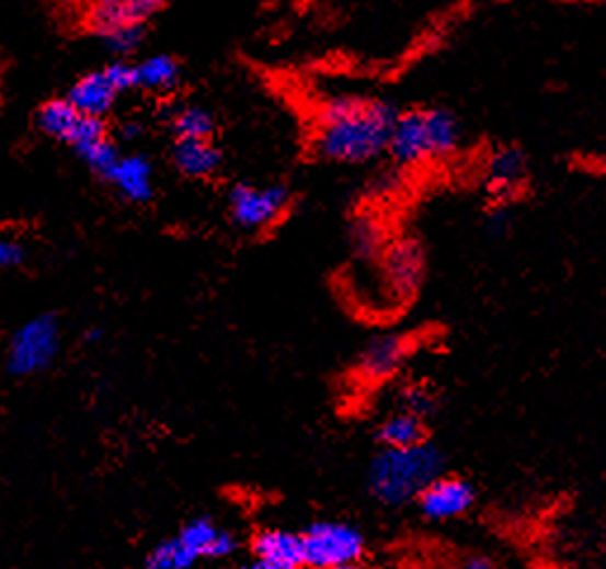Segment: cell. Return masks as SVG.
I'll use <instances>...</instances> for the list:
<instances>
[{
  "label": "cell",
  "mask_w": 606,
  "mask_h": 569,
  "mask_svg": "<svg viewBox=\"0 0 606 569\" xmlns=\"http://www.w3.org/2000/svg\"><path fill=\"white\" fill-rule=\"evenodd\" d=\"M398 110L389 102L334 98L318 112L313 148L334 164H367L389 152Z\"/></svg>",
  "instance_id": "cell-1"
},
{
  "label": "cell",
  "mask_w": 606,
  "mask_h": 569,
  "mask_svg": "<svg viewBox=\"0 0 606 569\" xmlns=\"http://www.w3.org/2000/svg\"><path fill=\"white\" fill-rule=\"evenodd\" d=\"M446 473V458L432 442L405 448L381 446L367 465V491L387 508L415 503L422 489Z\"/></svg>",
  "instance_id": "cell-2"
},
{
  "label": "cell",
  "mask_w": 606,
  "mask_h": 569,
  "mask_svg": "<svg viewBox=\"0 0 606 569\" xmlns=\"http://www.w3.org/2000/svg\"><path fill=\"white\" fill-rule=\"evenodd\" d=\"M462 143V126L448 110L398 112L391 130L389 155L393 164L412 169L441 162L457 152Z\"/></svg>",
  "instance_id": "cell-3"
},
{
  "label": "cell",
  "mask_w": 606,
  "mask_h": 569,
  "mask_svg": "<svg viewBox=\"0 0 606 569\" xmlns=\"http://www.w3.org/2000/svg\"><path fill=\"white\" fill-rule=\"evenodd\" d=\"M304 567L346 569L367 558L365 534L348 522L320 520L301 532Z\"/></svg>",
  "instance_id": "cell-4"
},
{
  "label": "cell",
  "mask_w": 606,
  "mask_h": 569,
  "mask_svg": "<svg viewBox=\"0 0 606 569\" xmlns=\"http://www.w3.org/2000/svg\"><path fill=\"white\" fill-rule=\"evenodd\" d=\"M60 352V326L55 316H36L12 334L8 346V368L10 373L26 377L36 375L53 366Z\"/></svg>",
  "instance_id": "cell-5"
},
{
  "label": "cell",
  "mask_w": 606,
  "mask_h": 569,
  "mask_svg": "<svg viewBox=\"0 0 606 569\" xmlns=\"http://www.w3.org/2000/svg\"><path fill=\"white\" fill-rule=\"evenodd\" d=\"M291 195L285 185L240 183L230 190L228 207L232 221L244 230H263L277 224L289 209Z\"/></svg>",
  "instance_id": "cell-6"
},
{
  "label": "cell",
  "mask_w": 606,
  "mask_h": 569,
  "mask_svg": "<svg viewBox=\"0 0 606 569\" xmlns=\"http://www.w3.org/2000/svg\"><path fill=\"white\" fill-rule=\"evenodd\" d=\"M477 487L469 479L443 473L422 489L415 505L428 522H453L469 515L477 505Z\"/></svg>",
  "instance_id": "cell-7"
},
{
  "label": "cell",
  "mask_w": 606,
  "mask_h": 569,
  "mask_svg": "<svg viewBox=\"0 0 606 569\" xmlns=\"http://www.w3.org/2000/svg\"><path fill=\"white\" fill-rule=\"evenodd\" d=\"M164 5L167 0H88L83 24L102 38L124 26H145Z\"/></svg>",
  "instance_id": "cell-8"
},
{
  "label": "cell",
  "mask_w": 606,
  "mask_h": 569,
  "mask_svg": "<svg viewBox=\"0 0 606 569\" xmlns=\"http://www.w3.org/2000/svg\"><path fill=\"white\" fill-rule=\"evenodd\" d=\"M408 354L410 344L403 334L384 332L361 349L356 371L367 383H384V379H391L405 366Z\"/></svg>",
  "instance_id": "cell-9"
},
{
  "label": "cell",
  "mask_w": 606,
  "mask_h": 569,
  "mask_svg": "<svg viewBox=\"0 0 606 569\" xmlns=\"http://www.w3.org/2000/svg\"><path fill=\"white\" fill-rule=\"evenodd\" d=\"M67 145H71L73 152H77L95 173H100V177H107L110 169L116 164V159L122 157L102 116L83 114Z\"/></svg>",
  "instance_id": "cell-10"
},
{
  "label": "cell",
  "mask_w": 606,
  "mask_h": 569,
  "mask_svg": "<svg viewBox=\"0 0 606 569\" xmlns=\"http://www.w3.org/2000/svg\"><path fill=\"white\" fill-rule=\"evenodd\" d=\"M251 565L256 569H297L304 567L301 532L263 530L251 542Z\"/></svg>",
  "instance_id": "cell-11"
},
{
  "label": "cell",
  "mask_w": 606,
  "mask_h": 569,
  "mask_svg": "<svg viewBox=\"0 0 606 569\" xmlns=\"http://www.w3.org/2000/svg\"><path fill=\"white\" fill-rule=\"evenodd\" d=\"M105 179L133 204H145L155 195V169L142 155H122Z\"/></svg>",
  "instance_id": "cell-12"
},
{
  "label": "cell",
  "mask_w": 606,
  "mask_h": 569,
  "mask_svg": "<svg viewBox=\"0 0 606 569\" xmlns=\"http://www.w3.org/2000/svg\"><path fill=\"white\" fill-rule=\"evenodd\" d=\"M179 538L197 560L202 558L220 560L232 556V553L238 550V538H235V534L218 527V524L209 517L190 520L181 530Z\"/></svg>",
  "instance_id": "cell-13"
},
{
  "label": "cell",
  "mask_w": 606,
  "mask_h": 569,
  "mask_svg": "<svg viewBox=\"0 0 606 569\" xmlns=\"http://www.w3.org/2000/svg\"><path fill=\"white\" fill-rule=\"evenodd\" d=\"M119 95L122 93L114 86L112 77L107 75V69L102 67L95 71H88V75H83L77 83H73L67 93V100L81 114L102 116V120H105V114L112 112Z\"/></svg>",
  "instance_id": "cell-14"
},
{
  "label": "cell",
  "mask_w": 606,
  "mask_h": 569,
  "mask_svg": "<svg viewBox=\"0 0 606 569\" xmlns=\"http://www.w3.org/2000/svg\"><path fill=\"white\" fill-rule=\"evenodd\" d=\"M171 159L185 179H206L218 169L220 152L211 138H175Z\"/></svg>",
  "instance_id": "cell-15"
},
{
  "label": "cell",
  "mask_w": 606,
  "mask_h": 569,
  "mask_svg": "<svg viewBox=\"0 0 606 569\" xmlns=\"http://www.w3.org/2000/svg\"><path fill=\"white\" fill-rule=\"evenodd\" d=\"M426 420L403 411V408H396L393 413H389L379 422L377 428V442L379 446L387 448H405V446H415L420 442H426Z\"/></svg>",
  "instance_id": "cell-16"
},
{
  "label": "cell",
  "mask_w": 606,
  "mask_h": 569,
  "mask_svg": "<svg viewBox=\"0 0 606 569\" xmlns=\"http://www.w3.org/2000/svg\"><path fill=\"white\" fill-rule=\"evenodd\" d=\"M488 183L498 193L516 190L526 179V157L519 148H500L488 159L485 167Z\"/></svg>",
  "instance_id": "cell-17"
},
{
  "label": "cell",
  "mask_w": 606,
  "mask_h": 569,
  "mask_svg": "<svg viewBox=\"0 0 606 569\" xmlns=\"http://www.w3.org/2000/svg\"><path fill=\"white\" fill-rule=\"evenodd\" d=\"M81 116L83 114L73 107L67 98H55V100L43 102L41 110L36 112V126L46 136L60 140V143H69L73 130H77V126L81 122Z\"/></svg>",
  "instance_id": "cell-18"
},
{
  "label": "cell",
  "mask_w": 606,
  "mask_h": 569,
  "mask_svg": "<svg viewBox=\"0 0 606 569\" xmlns=\"http://www.w3.org/2000/svg\"><path fill=\"white\" fill-rule=\"evenodd\" d=\"M387 271L391 275V283L396 287L415 289L420 285L424 271V257L415 242L393 244L387 254Z\"/></svg>",
  "instance_id": "cell-19"
},
{
  "label": "cell",
  "mask_w": 606,
  "mask_h": 569,
  "mask_svg": "<svg viewBox=\"0 0 606 569\" xmlns=\"http://www.w3.org/2000/svg\"><path fill=\"white\" fill-rule=\"evenodd\" d=\"M181 81V65L171 55H152L136 65V86L145 91L167 93Z\"/></svg>",
  "instance_id": "cell-20"
},
{
  "label": "cell",
  "mask_w": 606,
  "mask_h": 569,
  "mask_svg": "<svg viewBox=\"0 0 606 569\" xmlns=\"http://www.w3.org/2000/svg\"><path fill=\"white\" fill-rule=\"evenodd\" d=\"M214 126V114L202 105H185L173 114L175 138H211Z\"/></svg>",
  "instance_id": "cell-21"
},
{
  "label": "cell",
  "mask_w": 606,
  "mask_h": 569,
  "mask_svg": "<svg viewBox=\"0 0 606 569\" xmlns=\"http://www.w3.org/2000/svg\"><path fill=\"white\" fill-rule=\"evenodd\" d=\"M197 558L192 556V553L185 548V544L181 542L179 536L169 538V542H161L159 546H155L150 550V556L145 558L147 567L155 569H171V567H190L195 565Z\"/></svg>",
  "instance_id": "cell-22"
},
{
  "label": "cell",
  "mask_w": 606,
  "mask_h": 569,
  "mask_svg": "<svg viewBox=\"0 0 606 569\" xmlns=\"http://www.w3.org/2000/svg\"><path fill=\"white\" fill-rule=\"evenodd\" d=\"M398 408H403V411H410V413H415L426 420L428 416L436 413V397L432 394V389L424 385H408L401 391Z\"/></svg>",
  "instance_id": "cell-23"
},
{
  "label": "cell",
  "mask_w": 606,
  "mask_h": 569,
  "mask_svg": "<svg viewBox=\"0 0 606 569\" xmlns=\"http://www.w3.org/2000/svg\"><path fill=\"white\" fill-rule=\"evenodd\" d=\"M142 32H145V26H124V29H116V32H110L102 36V43H105L110 53L119 55V57H128L140 48Z\"/></svg>",
  "instance_id": "cell-24"
},
{
  "label": "cell",
  "mask_w": 606,
  "mask_h": 569,
  "mask_svg": "<svg viewBox=\"0 0 606 569\" xmlns=\"http://www.w3.org/2000/svg\"><path fill=\"white\" fill-rule=\"evenodd\" d=\"M353 247H356V250L365 257L369 254H375L381 250V238H379V230L373 226V224H358L356 228H353Z\"/></svg>",
  "instance_id": "cell-25"
},
{
  "label": "cell",
  "mask_w": 606,
  "mask_h": 569,
  "mask_svg": "<svg viewBox=\"0 0 606 569\" xmlns=\"http://www.w3.org/2000/svg\"><path fill=\"white\" fill-rule=\"evenodd\" d=\"M105 69H107V75L112 77L116 89H119V93L138 89V86H136V65H130L126 60H116V62L107 65Z\"/></svg>",
  "instance_id": "cell-26"
},
{
  "label": "cell",
  "mask_w": 606,
  "mask_h": 569,
  "mask_svg": "<svg viewBox=\"0 0 606 569\" xmlns=\"http://www.w3.org/2000/svg\"><path fill=\"white\" fill-rule=\"evenodd\" d=\"M24 261L22 242L12 240L8 236H0V269H14Z\"/></svg>",
  "instance_id": "cell-27"
},
{
  "label": "cell",
  "mask_w": 606,
  "mask_h": 569,
  "mask_svg": "<svg viewBox=\"0 0 606 569\" xmlns=\"http://www.w3.org/2000/svg\"><path fill=\"white\" fill-rule=\"evenodd\" d=\"M140 124H136V122H130V124H126L124 128H122V134H124V138H138L140 136Z\"/></svg>",
  "instance_id": "cell-28"
},
{
  "label": "cell",
  "mask_w": 606,
  "mask_h": 569,
  "mask_svg": "<svg viewBox=\"0 0 606 569\" xmlns=\"http://www.w3.org/2000/svg\"><path fill=\"white\" fill-rule=\"evenodd\" d=\"M467 567H493V560L491 558H481V556H474V558H469L465 560Z\"/></svg>",
  "instance_id": "cell-29"
},
{
  "label": "cell",
  "mask_w": 606,
  "mask_h": 569,
  "mask_svg": "<svg viewBox=\"0 0 606 569\" xmlns=\"http://www.w3.org/2000/svg\"><path fill=\"white\" fill-rule=\"evenodd\" d=\"M85 338H88V340H91V342H95V340H100V338H102V330L98 328V330H91V332H85Z\"/></svg>",
  "instance_id": "cell-30"
},
{
  "label": "cell",
  "mask_w": 606,
  "mask_h": 569,
  "mask_svg": "<svg viewBox=\"0 0 606 569\" xmlns=\"http://www.w3.org/2000/svg\"><path fill=\"white\" fill-rule=\"evenodd\" d=\"M602 167H604V171H606V155H604V159H602Z\"/></svg>",
  "instance_id": "cell-31"
}]
</instances>
